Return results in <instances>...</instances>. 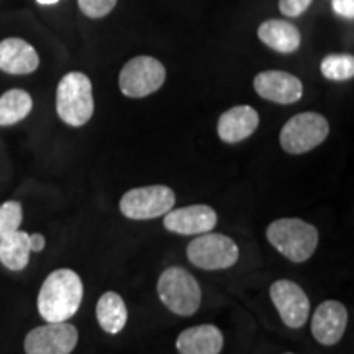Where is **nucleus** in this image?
I'll return each mask as SVG.
<instances>
[{"label": "nucleus", "mask_w": 354, "mask_h": 354, "mask_svg": "<svg viewBox=\"0 0 354 354\" xmlns=\"http://www.w3.org/2000/svg\"><path fill=\"white\" fill-rule=\"evenodd\" d=\"M84 297L81 277L73 269H56L44 279L38 294V312L48 323L68 322Z\"/></svg>", "instance_id": "nucleus-1"}, {"label": "nucleus", "mask_w": 354, "mask_h": 354, "mask_svg": "<svg viewBox=\"0 0 354 354\" xmlns=\"http://www.w3.org/2000/svg\"><path fill=\"white\" fill-rule=\"evenodd\" d=\"M268 241L292 263H304L315 253L318 230L300 218H281L266 230Z\"/></svg>", "instance_id": "nucleus-2"}, {"label": "nucleus", "mask_w": 354, "mask_h": 354, "mask_svg": "<svg viewBox=\"0 0 354 354\" xmlns=\"http://www.w3.org/2000/svg\"><path fill=\"white\" fill-rule=\"evenodd\" d=\"M94 109L91 79L82 73L66 74L56 91L57 117L69 127H82L92 118Z\"/></svg>", "instance_id": "nucleus-3"}, {"label": "nucleus", "mask_w": 354, "mask_h": 354, "mask_svg": "<svg viewBox=\"0 0 354 354\" xmlns=\"http://www.w3.org/2000/svg\"><path fill=\"white\" fill-rule=\"evenodd\" d=\"M158 295L172 313L180 317L194 315L202 302V290L196 277L179 266H171L159 276Z\"/></svg>", "instance_id": "nucleus-4"}, {"label": "nucleus", "mask_w": 354, "mask_h": 354, "mask_svg": "<svg viewBox=\"0 0 354 354\" xmlns=\"http://www.w3.org/2000/svg\"><path fill=\"white\" fill-rule=\"evenodd\" d=\"M328 120L323 115L304 112L292 117L282 127L279 141H281L284 151L290 154H304L322 145L328 136Z\"/></svg>", "instance_id": "nucleus-5"}, {"label": "nucleus", "mask_w": 354, "mask_h": 354, "mask_svg": "<svg viewBox=\"0 0 354 354\" xmlns=\"http://www.w3.org/2000/svg\"><path fill=\"white\" fill-rule=\"evenodd\" d=\"M166 81V69L161 61L151 56H136L120 71V91L131 99L151 95L161 88Z\"/></svg>", "instance_id": "nucleus-6"}, {"label": "nucleus", "mask_w": 354, "mask_h": 354, "mask_svg": "<svg viewBox=\"0 0 354 354\" xmlns=\"http://www.w3.org/2000/svg\"><path fill=\"white\" fill-rule=\"evenodd\" d=\"M187 258L190 263L207 271L228 269L240 258V250L232 238L220 233L198 234L187 246Z\"/></svg>", "instance_id": "nucleus-7"}, {"label": "nucleus", "mask_w": 354, "mask_h": 354, "mask_svg": "<svg viewBox=\"0 0 354 354\" xmlns=\"http://www.w3.org/2000/svg\"><path fill=\"white\" fill-rule=\"evenodd\" d=\"M176 194L167 185H146L128 190L120 201V210L127 218L151 220L174 209Z\"/></svg>", "instance_id": "nucleus-8"}, {"label": "nucleus", "mask_w": 354, "mask_h": 354, "mask_svg": "<svg viewBox=\"0 0 354 354\" xmlns=\"http://www.w3.org/2000/svg\"><path fill=\"white\" fill-rule=\"evenodd\" d=\"M79 339L77 328L68 322L46 323L25 338L26 354H71Z\"/></svg>", "instance_id": "nucleus-9"}, {"label": "nucleus", "mask_w": 354, "mask_h": 354, "mask_svg": "<svg viewBox=\"0 0 354 354\" xmlns=\"http://www.w3.org/2000/svg\"><path fill=\"white\" fill-rule=\"evenodd\" d=\"M272 304L276 305L282 322L289 328H302L307 323L310 312V300L304 289L295 282L281 279L276 281L269 289Z\"/></svg>", "instance_id": "nucleus-10"}, {"label": "nucleus", "mask_w": 354, "mask_h": 354, "mask_svg": "<svg viewBox=\"0 0 354 354\" xmlns=\"http://www.w3.org/2000/svg\"><path fill=\"white\" fill-rule=\"evenodd\" d=\"M254 91L274 104L289 105L302 99L304 86L299 77L286 71H264L254 77Z\"/></svg>", "instance_id": "nucleus-11"}, {"label": "nucleus", "mask_w": 354, "mask_h": 354, "mask_svg": "<svg viewBox=\"0 0 354 354\" xmlns=\"http://www.w3.org/2000/svg\"><path fill=\"white\" fill-rule=\"evenodd\" d=\"M348 325V310L342 302L326 300L318 305L312 318V335L323 346H333L343 338Z\"/></svg>", "instance_id": "nucleus-12"}, {"label": "nucleus", "mask_w": 354, "mask_h": 354, "mask_svg": "<svg viewBox=\"0 0 354 354\" xmlns=\"http://www.w3.org/2000/svg\"><path fill=\"white\" fill-rule=\"evenodd\" d=\"M165 216V228L177 234H203L216 227V212L209 205H189L169 210Z\"/></svg>", "instance_id": "nucleus-13"}, {"label": "nucleus", "mask_w": 354, "mask_h": 354, "mask_svg": "<svg viewBox=\"0 0 354 354\" xmlns=\"http://www.w3.org/2000/svg\"><path fill=\"white\" fill-rule=\"evenodd\" d=\"M38 66V53L25 39L6 38L0 41V71L13 76H24L35 73Z\"/></svg>", "instance_id": "nucleus-14"}, {"label": "nucleus", "mask_w": 354, "mask_h": 354, "mask_svg": "<svg viewBox=\"0 0 354 354\" xmlns=\"http://www.w3.org/2000/svg\"><path fill=\"white\" fill-rule=\"evenodd\" d=\"M259 125V115L250 105H236V107L230 109L220 117L218 136L225 143L234 145L240 141L250 138L256 131Z\"/></svg>", "instance_id": "nucleus-15"}, {"label": "nucleus", "mask_w": 354, "mask_h": 354, "mask_svg": "<svg viewBox=\"0 0 354 354\" xmlns=\"http://www.w3.org/2000/svg\"><path fill=\"white\" fill-rule=\"evenodd\" d=\"M176 348L180 354H220L223 335L214 325H198L177 336Z\"/></svg>", "instance_id": "nucleus-16"}, {"label": "nucleus", "mask_w": 354, "mask_h": 354, "mask_svg": "<svg viewBox=\"0 0 354 354\" xmlns=\"http://www.w3.org/2000/svg\"><path fill=\"white\" fill-rule=\"evenodd\" d=\"M258 37L271 50L289 55L295 53L300 46V32L297 26L284 20H266L259 25Z\"/></svg>", "instance_id": "nucleus-17"}, {"label": "nucleus", "mask_w": 354, "mask_h": 354, "mask_svg": "<svg viewBox=\"0 0 354 354\" xmlns=\"http://www.w3.org/2000/svg\"><path fill=\"white\" fill-rule=\"evenodd\" d=\"M97 322L100 328L109 335H117L125 328L128 320V310L123 299L117 292H105L95 307Z\"/></svg>", "instance_id": "nucleus-18"}, {"label": "nucleus", "mask_w": 354, "mask_h": 354, "mask_svg": "<svg viewBox=\"0 0 354 354\" xmlns=\"http://www.w3.org/2000/svg\"><path fill=\"white\" fill-rule=\"evenodd\" d=\"M30 234L21 230L6 234L0 240V263L10 271H24L30 261Z\"/></svg>", "instance_id": "nucleus-19"}, {"label": "nucleus", "mask_w": 354, "mask_h": 354, "mask_svg": "<svg viewBox=\"0 0 354 354\" xmlns=\"http://www.w3.org/2000/svg\"><path fill=\"white\" fill-rule=\"evenodd\" d=\"M33 109L32 95L24 88H12L0 95V127L15 125L26 118Z\"/></svg>", "instance_id": "nucleus-20"}, {"label": "nucleus", "mask_w": 354, "mask_h": 354, "mask_svg": "<svg viewBox=\"0 0 354 354\" xmlns=\"http://www.w3.org/2000/svg\"><path fill=\"white\" fill-rule=\"evenodd\" d=\"M320 71L323 77L328 81H349L354 76V56L353 55H328L323 57Z\"/></svg>", "instance_id": "nucleus-21"}, {"label": "nucleus", "mask_w": 354, "mask_h": 354, "mask_svg": "<svg viewBox=\"0 0 354 354\" xmlns=\"http://www.w3.org/2000/svg\"><path fill=\"white\" fill-rule=\"evenodd\" d=\"M24 220L21 205L15 201H8L0 205V240L8 233L20 230L19 227Z\"/></svg>", "instance_id": "nucleus-22"}, {"label": "nucleus", "mask_w": 354, "mask_h": 354, "mask_svg": "<svg viewBox=\"0 0 354 354\" xmlns=\"http://www.w3.org/2000/svg\"><path fill=\"white\" fill-rule=\"evenodd\" d=\"M79 8L88 19H102L117 6V0H77Z\"/></svg>", "instance_id": "nucleus-23"}, {"label": "nucleus", "mask_w": 354, "mask_h": 354, "mask_svg": "<svg viewBox=\"0 0 354 354\" xmlns=\"http://www.w3.org/2000/svg\"><path fill=\"white\" fill-rule=\"evenodd\" d=\"M312 6V0H279V10L286 17H300Z\"/></svg>", "instance_id": "nucleus-24"}, {"label": "nucleus", "mask_w": 354, "mask_h": 354, "mask_svg": "<svg viewBox=\"0 0 354 354\" xmlns=\"http://www.w3.org/2000/svg\"><path fill=\"white\" fill-rule=\"evenodd\" d=\"M331 7L336 15L343 19H354V0H331Z\"/></svg>", "instance_id": "nucleus-25"}, {"label": "nucleus", "mask_w": 354, "mask_h": 354, "mask_svg": "<svg viewBox=\"0 0 354 354\" xmlns=\"http://www.w3.org/2000/svg\"><path fill=\"white\" fill-rule=\"evenodd\" d=\"M44 245H46V240H44L43 234H30V250H32V253H39V251H43Z\"/></svg>", "instance_id": "nucleus-26"}, {"label": "nucleus", "mask_w": 354, "mask_h": 354, "mask_svg": "<svg viewBox=\"0 0 354 354\" xmlns=\"http://www.w3.org/2000/svg\"><path fill=\"white\" fill-rule=\"evenodd\" d=\"M39 6H53V3H57L59 0H37Z\"/></svg>", "instance_id": "nucleus-27"}, {"label": "nucleus", "mask_w": 354, "mask_h": 354, "mask_svg": "<svg viewBox=\"0 0 354 354\" xmlns=\"http://www.w3.org/2000/svg\"><path fill=\"white\" fill-rule=\"evenodd\" d=\"M287 354H292V353H287Z\"/></svg>", "instance_id": "nucleus-28"}]
</instances>
